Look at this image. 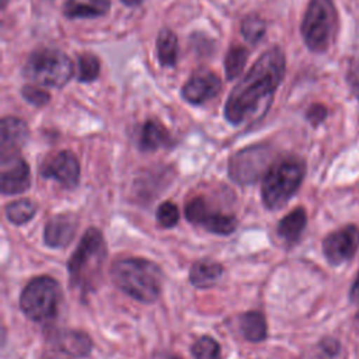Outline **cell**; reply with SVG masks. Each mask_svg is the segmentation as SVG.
<instances>
[{
    "label": "cell",
    "mask_w": 359,
    "mask_h": 359,
    "mask_svg": "<svg viewBox=\"0 0 359 359\" xmlns=\"http://www.w3.org/2000/svg\"><path fill=\"white\" fill-rule=\"evenodd\" d=\"M248 59V50L241 45H233L226 53L224 57V72L227 80L237 79L241 72L244 70V66Z\"/></svg>",
    "instance_id": "cell-24"
},
{
    "label": "cell",
    "mask_w": 359,
    "mask_h": 359,
    "mask_svg": "<svg viewBox=\"0 0 359 359\" xmlns=\"http://www.w3.org/2000/svg\"><path fill=\"white\" fill-rule=\"evenodd\" d=\"M123 4H126V6H130V7H133V6H139V4H142L144 0H121Z\"/></svg>",
    "instance_id": "cell-35"
},
{
    "label": "cell",
    "mask_w": 359,
    "mask_h": 359,
    "mask_svg": "<svg viewBox=\"0 0 359 359\" xmlns=\"http://www.w3.org/2000/svg\"><path fill=\"white\" fill-rule=\"evenodd\" d=\"M167 359H181V358H178V356H175V355H171V356H168Z\"/></svg>",
    "instance_id": "cell-37"
},
{
    "label": "cell",
    "mask_w": 359,
    "mask_h": 359,
    "mask_svg": "<svg viewBox=\"0 0 359 359\" xmlns=\"http://www.w3.org/2000/svg\"><path fill=\"white\" fill-rule=\"evenodd\" d=\"M351 300L355 303H359V273L351 287Z\"/></svg>",
    "instance_id": "cell-33"
},
{
    "label": "cell",
    "mask_w": 359,
    "mask_h": 359,
    "mask_svg": "<svg viewBox=\"0 0 359 359\" xmlns=\"http://www.w3.org/2000/svg\"><path fill=\"white\" fill-rule=\"evenodd\" d=\"M28 135V126L22 119L15 116H4L1 119L0 157L18 154V150L25 144Z\"/></svg>",
    "instance_id": "cell-15"
},
{
    "label": "cell",
    "mask_w": 359,
    "mask_h": 359,
    "mask_svg": "<svg viewBox=\"0 0 359 359\" xmlns=\"http://www.w3.org/2000/svg\"><path fill=\"white\" fill-rule=\"evenodd\" d=\"M36 213V203L31 199L22 198L13 201L6 206V216L13 224H24L29 222Z\"/></svg>",
    "instance_id": "cell-23"
},
{
    "label": "cell",
    "mask_w": 359,
    "mask_h": 359,
    "mask_svg": "<svg viewBox=\"0 0 359 359\" xmlns=\"http://www.w3.org/2000/svg\"><path fill=\"white\" fill-rule=\"evenodd\" d=\"M338 31V11L332 0H310L302 20L300 32L306 46L324 53L332 45Z\"/></svg>",
    "instance_id": "cell-5"
},
{
    "label": "cell",
    "mask_w": 359,
    "mask_h": 359,
    "mask_svg": "<svg viewBox=\"0 0 359 359\" xmlns=\"http://www.w3.org/2000/svg\"><path fill=\"white\" fill-rule=\"evenodd\" d=\"M238 325L243 337L250 342H261L266 338V321L259 311H247L241 314Z\"/></svg>",
    "instance_id": "cell-21"
},
{
    "label": "cell",
    "mask_w": 359,
    "mask_h": 359,
    "mask_svg": "<svg viewBox=\"0 0 359 359\" xmlns=\"http://www.w3.org/2000/svg\"><path fill=\"white\" fill-rule=\"evenodd\" d=\"M114 283L128 296L142 303H153L163 289V272L151 261L144 258H121L111 266Z\"/></svg>",
    "instance_id": "cell-2"
},
{
    "label": "cell",
    "mask_w": 359,
    "mask_h": 359,
    "mask_svg": "<svg viewBox=\"0 0 359 359\" xmlns=\"http://www.w3.org/2000/svg\"><path fill=\"white\" fill-rule=\"evenodd\" d=\"M74 67L66 53L55 48L34 50L24 65V76L38 86L60 88L70 81Z\"/></svg>",
    "instance_id": "cell-6"
},
{
    "label": "cell",
    "mask_w": 359,
    "mask_h": 359,
    "mask_svg": "<svg viewBox=\"0 0 359 359\" xmlns=\"http://www.w3.org/2000/svg\"><path fill=\"white\" fill-rule=\"evenodd\" d=\"M345 81L351 94L359 101V59H351L345 73Z\"/></svg>",
    "instance_id": "cell-31"
},
{
    "label": "cell",
    "mask_w": 359,
    "mask_h": 359,
    "mask_svg": "<svg viewBox=\"0 0 359 359\" xmlns=\"http://www.w3.org/2000/svg\"><path fill=\"white\" fill-rule=\"evenodd\" d=\"M195 359H223L220 345L212 337L203 335L191 348Z\"/></svg>",
    "instance_id": "cell-26"
},
{
    "label": "cell",
    "mask_w": 359,
    "mask_h": 359,
    "mask_svg": "<svg viewBox=\"0 0 359 359\" xmlns=\"http://www.w3.org/2000/svg\"><path fill=\"white\" fill-rule=\"evenodd\" d=\"M266 31L264 18L258 14H248L241 22V34L250 45H255L262 39Z\"/></svg>",
    "instance_id": "cell-25"
},
{
    "label": "cell",
    "mask_w": 359,
    "mask_h": 359,
    "mask_svg": "<svg viewBox=\"0 0 359 359\" xmlns=\"http://www.w3.org/2000/svg\"><path fill=\"white\" fill-rule=\"evenodd\" d=\"M63 356H66V355H63V353H60V352H57V351H56V353L45 355L42 359H66V358H63Z\"/></svg>",
    "instance_id": "cell-34"
},
{
    "label": "cell",
    "mask_w": 359,
    "mask_h": 359,
    "mask_svg": "<svg viewBox=\"0 0 359 359\" xmlns=\"http://www.w3.org/2000/svg\"><path fill=\"white\" fill-rule=\"evenodd\" d=\"M170 143L171 136L161 123L153 119L143 123L139 135V147L143 151H154L160 147H168Z\"/></svg>",
    "instance_id": "cell-17"
},
{
    "label": "cell",
    "mask_w": 359,
    "mask_h": 359,
    "mask_svg": "<svg viewBox=\"0 0 359 359\" xmlns=\"http://www.w3.org/2000/svg\"><path fill=\"white\" fill-rule=\"evenodd\" d=\"M156 49H157L158 62L163 66H167V67L175 66L177 57H178V39L171 29L164 28L158 32L157 41H156Z\"/></svg>",
    "instance_id": "cell-22"
},
{
    "label": "cell",
    "mask_w": 359,
    "mask_h": 359,
    "mask_svg": "<svg viewBox=\"0 0 359 359\" xmlns=\"http://www.w3.org/2000/svg\"><path fill=\"white\" fill-rule=\"evenodd\" d=\"M306 172V164L296 156H286L272 163L264 174L261 196L266 209L285 206L299 189Z\"/></svg>",
    "instance_id": "cell-4"
},
{
    "label": "cell",
    "mask_w": 359,
    "mask_h": 359,
    "mask_svg": "<svg viewBox=\"0 0 359 359\" xmlns=\"http://www.w3.org/2000/svg\"><path fill=\"white\" fill-rule=\"evenodd\" d=\"M60 296L62 292L56 279L46 275L36 276L22 289L20 309L29 320L43 323L56 316Z\"/></svg>",
    "instance_id": "cell-7"
},
{
    "label": "cell",
    "mask_w": 359,
    "mask_h": 359,
    "mask_svg": "<svg viewBox=\"0 0 359 359\" xmlns=\"http://www.w3.org/2000/svg\"><path fill=\"white\" fill-rule=\"evenodd\" d=\"M306 223H307L306 210L302 206H299L290 210L286 216H283V219L278 224V234L282 240H285L289 244L296 243L300 238L306 227Z\"/></svg>",
    "instance_id": "cell-20"
},
{
    "label": "cell",
    "mask_w": 359,
    "mask_h": 359,
    "mask_svg": "<svg viewBox=\"0 0 359 359\" xmlns=\"http://www.w3.org/2000/svg\"><path fill=\"white\" fill-rule=\"evenodd\" d=\"M105 258L107 244L102 233L95 227L88 229L67 262L70 285L81 294L95 290L101 280Z\"/></svg>",
    "instance_id": "cell-3"
},
{
    "label": "cell",
    "mask_w": 359,
    "mask_h": 359,
    "mask_svg": "<svg viewBox=\"0 0 359 359\" xmlns=\"http://www.w3.org/2000/svg\"><path fill=\"white\" fill-rule=\"evenodd\" d=\"M285 70L283 50L279 46L266 49L230 91L224 105L226 119L231 125H241L264 115L285 77Z\"/></svg>",
    "instance_id": "cell-1"
},
{
    "label": "cell",
    "mask_w": 359,
    "mask_h": 359,
    "mask_svg": "<svg viewBox=\"0 0 359 359\" xmlns=\"http://www.w3.org/2000/svg\"><path fill=\"white\" fill-rule=\"evenodd\" d=\"M50 344L57 352L74 358H84L90 355L93 349L91 338L86 332L77 330H60L55 332Z\"/></svg>",
    "instance_id": "cell-16"
},
{
    "label": "cell",
    "mask_w": 359,
    "mask_h": 359,
    "mask_svg": "<svg viewBox=\"0 0 359 359\" xmlns=\"http://www.w3.org/2000/svg\"><path fill=\"white\" fill-rule=\"evenodd\" d=\"M100 74V60L91 53H83L77 59V77L80 81H93Z\"/></svg>",
    "instance_id": "cell-27"
},
{
    "label": "cell",
    "mask_w": 359,
    "mask_h": 359,
    "mask_svg": "<svg viewBox=\"0 0 359 359\" xmlns=\"http://www.w3.org/2000/svg\"><path fill=\"white\" fill-rule=\"evenodd\" d=\"M79 220L73 213H62L49 219L43 229V241L52 248L67 245L76 236Z\"/></svg>",
    "instance_id": "cell-14"
},
{
    "label": "cell",
    "mask_w": 359,
    "mask_h": 359,
    "mask_svg": "<svg viewBox=\"0 0 359 359\" xmlns=\"http://www.w3.org/2000/svg\"><path fill=\"white\" fill-rule=\"evenodd\" d=\"M109 0H67L63 13L67 18H95L109 11Z\"/></svg>",
    "instance_id": "cell-18"
},
{
    "label": "cell",
    "mask_w": 359,
    "mask_h": 359,
    "mask_svg": "<svg viewBox=\"0 0 359 359\" xmlns=\"http://www.w3.org/2000/svg\"><path fill=\"white\" fill-rule=\"evenodd\" d=\"M185 216L189 223L220 236L231 234L237 227V217L234 215L213 209L202 196H195L187 202Z\"/></svg>",
    "instance_id": "cell-8"
},
{
    "label": "cell",
    "mask_w": 359,
    "mask_h": 359,
    "mask_svg": "<svg viewBox=\"0 0 359 359\" xmlns=\"http://www.w3.org/2000/svg\"><path fill=\"white\" fill-rule=\"evenodd\" d=\"M39 171L43 178L56 180L66 188H74L80 181L79 160L69 150H62L48 157L42 163Z\"/></svg>",
    "instance_id": "cell-11"
},
{
    "label": "cell",
    "mask_w": 359,
    "mask_h": 359,
    "mask_svg": "<svg viewBox=\"0 0 359 359\" xmlns=\"http://www.w3.org/2000/svg\"><path fill=\"white\" fill-rule=\"evenodd\" d=\"M223 273V266L212 259L196 261L189 271V280L195 287L213 286Z\"/></svg>",
    "instance_id": "cell-19"
},
{
    "label": "cell",
    "mask_w": 359,
    "mask_h": 359,
    "mask_svg": "<svg viewBox=\"0 0 359 359\" xmlns=\"http://www.w3.org/2000/svg\"><path fill=\"white\" fill-rule=\"evenodd\" d=\"M21 94L22 97L32 105L35 107H42L45 104H48V101L50 100V95L46 90H42L36 86H25L21 88Z\"/></svg>",
    "instance_id": "cell-30"
},
{
    "label": "cell",
    "mask_w": 359,
    "mask_h": 359,
    "mask_svg": "<svg viewBox=\"0 0 359 359\" xmlns=\"http://www.w3.org/2000/svg\"><path fill=\"white\" fill-rule=\"evenodd\" d=\"M341 353V345L334 338H324L320 341L317 351L311 356V359H335Z\"/></svg>",
    "instance_id": "cell-29"
},
{
    "label": "cell",
    "mask_w": 359,
    "mask_h": 359,
    "mask_svg": "<svg viewBox=\"0 0 359 359\" xmlns=\"http://www.w3.org/2000/svg\"><path fill=\"white\" fill-rule=\"evenodd\" d=\"M359 250V230L356 226L348 224L330 233L323 241V252L332 265L349 261Z\"/></svg>",
    "instance_id": "cell-10"
},
{
    "label": "cell",
    "mask_w": 359,
    "mask_h": 359,
    "mask_svg": "<svg viewBox=\"0 0 359 359\" xmlns=\"http://www.w3.org/2000/svg\"><path fill=\"white\" fill-rule=\"evenodd\" d=\"M353 323H355V328L359 331V313L355 316V320H353Z\"/></svg>",
    "instance_id": "cell-36"
},
{
    "label": "cell",
    "mask_w": 359,
    "mask_h": 359,
    "mask_svg": "<svg viewBox=\"0 0 359 359\" xmlns=\"http://www.w3.org/2000/svg\"><path fill=\"white\" fill-rule=\"evenodd\" d=\"M0 188L3 195H17L25 192L31 185V171L27 161L20 154L0 157Z\"/></svg>",
    "instance_id": "cell-12"
},
{
    "label": "cell",
    "mask_w": 359,
    "mask_h": 359,
    "mask_svg": "<svg viewBox=\"0 0 359 359\" xmlns=\"http://www.w3.org/2000/svg\"><path fill=\"white\" fill-rule=\"evenodd\" d=\"M328 115V111L325 108V105L320 104V102H314L311 104L307 111H306V118L307 121L313 125V126H318L320 123H323L325 121Z\"/></svg>",
    "instance_id": "cell-32"
},
{
    "label": "cell",
    "mask_w": 359,
    "mask_h": 359,
    "mask_svg": "<svg viewBox=\"0 0 359 359\" xmlns=\"http://www.w3.org/2000/svg\"><path fill=\"white\" fill-rule=\"evenodd\" d=\"M222 90L220 77L209 69L194 72L182 87V97L189 104H203L216 97Z\"/></svg>",
    "instance_id": "cell-13"
},
{
    "label": "cell",
    "mask_w": 359,
    "mask_h": 359,
    "mask_svg": "<svg viewBox=\"0 0 359 359\" xmlns=\"http://www.w3.org/2000/svg\"><path fill=\"white\" fill-rule=\"evenodd\" d=\"M156 219L160 227L163 229H172L177 226L180 220V210L178 206L170 201H165L158 205L156 212Z\"/></svg>",
    "instance_id": "cell-28"
},
{
    "label": "cell",
    "mask_w": 359,
    "mask_h": 359,
    "mask_svg": "<svg viewBox=\"0 0 359 359\" xmlns=\"http://www.w3.org/2000/svg\"><path fill=\"white\" fill-rule=\"evenodd\" d=\"M268 150L264 146H252L234 154L229 164L230 177L240 184L255 182L261 174H265Z\"/></svg>",
    "instance_id": "cell-9"
},
{
    "label": "cell",
    "mask_w": 359,
    "mask_h": 359,
    "mask_svg": "<svg viewBox=\"0 0 359 359\" xmlns=\"http://www.w3.org/2000/svg\"><path fill=\"white\" fill-rule=\"evenodd\" d=\"M6 4H7V0H3V7H6Z\"/></svg>",
    "instance_id": "cell-38"
}]
</instances>
